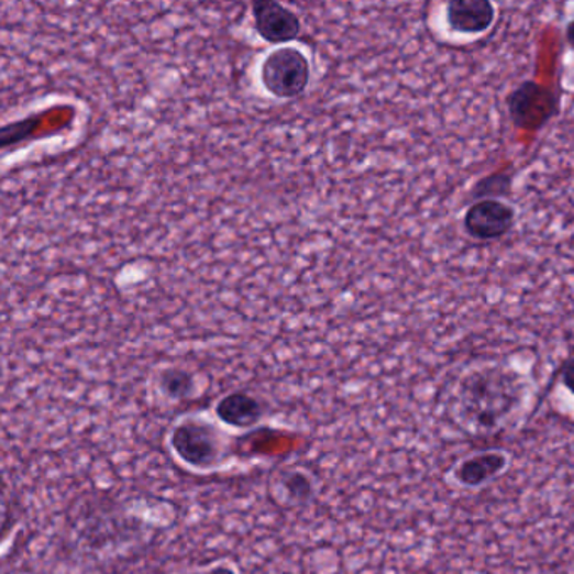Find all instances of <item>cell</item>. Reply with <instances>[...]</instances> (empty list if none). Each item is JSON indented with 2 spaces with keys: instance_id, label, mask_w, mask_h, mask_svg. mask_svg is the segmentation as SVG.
<instances>
[{
  "instance_id": "1",
  "label": "cell",
  "mask_w": 574,
  "mask_h": 574,
  "mask_svg": "<svg viewBox=\"0 0 574 574\" xmlns=\"http://www.w3.org/2000/svg\"><path fill=\"white\" fill-rule=\"evenodd\" d=\"M522 398L521 377L503 366L472 371L459 388V408L463 420L481 430L499 427Z\"/></svg>"
},
{
  "instance_id": "2",
  "label": "cell",
  "mask_w": 574,
  "mask_h": 574,
  "mask_svg": "<svg viewBox=\"0 0 574 574\" xmlns=\"http://www.w3.org/2000/svg\"><path fill=\"white\" fill-rule=\"evenodd\" d=\"M169 445L174 455L192 471L221 467L228 456L227 437L208 418L187 417L177 421L170 430Z\"/></svg>"
},
{
  "instance_id": "3",
  "label": "cell",
  "mask_w": 574,
  "mask_h": 574,
  "mask_svg": "<svg viewBox=\"0 0 574 574\" xmlns=\"http://www.w3.org/2000/svg\"><path fill=\"white\" fill-rule=\"evenodd\" d=\"M260 78L269 95L280 100H291L309 87V59L297 47H278L266 54Z\"/></svg>"
},
{
  "instance_id": "4",
  "label": "cell",
  "mask_w": 574,
  "mask_h": 574,
  "mask_svg": "<svg viewBox=\"0 0 574 574\" xmlns=\"http://www.w3.org/2000/svg\"><path fill=\"white\" fill-rule=\"evenodd\" d=\"M514 126L528 132L541 130L558 113V97L539 81L526 79L507 97Z\"/></svg>"
},
{
  "instance_id": "5",
  "label": "cell",
  "mask_w": 574,
  "mask_h": 574,
  "mask_svg": "<svg viewBox=\"0 0 574 574\" xmlns=\"http://www.w3.org/2000/svg\"><path fill=\"white\" fill-rule=\"evenodd\" d=\"M517 212L504 201H481L471 205L463 218V230L475 241H496L510 233Z\"/></svg>"
},
{
  "instance_id": "6",
  "label": "cell",
  "mask_w": 574,
  "mask_h": 574,
  "mask_svg": "<svg viewBox=\"0 0 574 574\" xmlns=\"http://www.w3.org/2000/svg\"><path fill=\"white\" fill-rule=\"evenodd\" d=\"M255 30L262 40L272 44H284L297 40L302 33L300 18L290 9L272 0H262L252 5Z\"/></svg>"
},
{
  "instance_id": "7",
  "label": "cell",
  "mask_w": 574,
  "mask_h": 574,
  "mask_svg": "<svg viewBox=\"0 0 574 574\" xmlns=\"http://www.w3.org/2000/svg\"><path fill=\"white\" fill-rule=\"evenodd\" d=\"M216 418L233 430H252L266 417V405L246 391H233L223 396L214 406Z\"/></svg>"
},
{
  "instance_id": "8",
  "label": "cell",
  "mask_w": 574,
  "mask_h": 574,
  "mask_svg": "<svg viewBox=\"0 0 574 574\" xmlns=\"http://www.w3.org/2000/svg\"><path fill=\"white\" fill-rule=\"evenodd\" d=\"M446 24L456 34H484L496 21V5L488 0H452L445 9Z\"/></svg>"
},
{
  "instance_id": "9",
  "label": "cell",
  "mask_w": 574,
  "mask_h": 574,
  "mask_svg": "<svg viewBox=\"0 0 574 574\" xmlns=\"http://www.w3.org/2000/svg\"><path fill=\"white\" fill-rule=\"evenodd\" d=\"M506 465L507 459L504 453L488 452L474 455L460 463L459 471H456V481L462 485H467V487H478V485H484L490 478L503 474Z\"/></svg>"
},
{
  "instance_id": "10",
  "label": "cell",
  "mask_w": 574,
  "mask_h": 574,
  "mask_svg": "<svg viewBox=\"0 0 574 574\" xmlns=\"http://www.w3.org/2000/svg\"><path fill=\"white\" fill-rule=\"evenodd\" d=\"M158 388L162 395L169 399L183 401V399H190L196 393V379L189 371L183 367H169L164 369L158 376Z\"/></svg>"
},
{
  "instance_id": "11",
  "label": "cell",
  "mask_w": 574,
  "mask_h": 574,
  "mask_svg": "<svg viewBox=\"0 0 574 574\" xmlns=\"http://www.w3.org/2000/svg\"><path fill=\"white\" fill-rule=\"evenodd\" d=\"M510 190H512V176L509 173L490 174L472 186L468 201L472 205L481 201H500L499 198L509 196Z\"/></svg>"
},
{
  "instance_id": "12",
  "label": "cell",
  "mask_w": 574,
  "mask_h": 574,
  "mask_svg": "<svg viewBox=\"0 0 574 574\" xmlns=\"http://www.w3.org/2000/svg\"><path fill=\"white\" fill-rule=\"evenodd\" d=\"M282 485H284L288 499L294 503H309L316 494L312 478L303 472H290L282 478Z\"/></svg>"
},
{
  "instance_id": "13",
  "label": "cell",
  "mask_w": 574,
  "mask_h": 574,
  "mask_svg": "<svg viewBox=\"0 0 574 574\" xmlns=\"http://www.w3.org/2000/svg\"><path fill=\"white\" fill-rule=\"evenodd\" d=\"M561 380H563L564 388L574 395V357L564 363L563 369H561Z\"/></svg>"
},
{
  "instance_id": "14",
  "label": "cell",
  "mask_w": 574,
  "mask_h": 574,
  "mask_svg": "<svg viewBox=\"0 0 574 574\" xmlns=\"http://www.w3.org/2000/svg\"><path fill=\"white\" fill-rule=\"evenodd\" d=\"M184 574H238V571L234 570L233 566H230V564H218V566L209 567V570L192 571V573Z\"/></svg>"
},
{
  "instance_id": "15",
  "label": "cell",
  "mask_w": 574,
  "mask_h": 574,
  "mask_svg": "<svg viewBox=\"0 0 574 574\" xmlns=\"http://www.w3.org/2000/svg\"><path fill=\"white\" fill-rule=\"evenodd\" d=\"M566 41L571 47L574 49V19L573 21L567 22L566 25Z\"/></svg>"
}]
</instances>
